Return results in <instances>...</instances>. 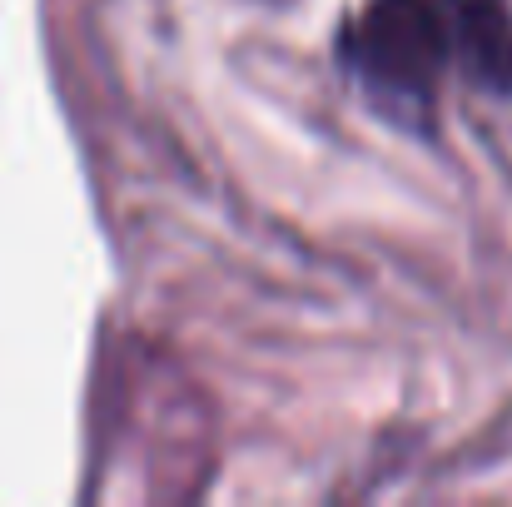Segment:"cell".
<instances>
[{"label": "cell", "instance_id": "cell-1", "mask_svg": "<svg viewBox=\"0 0 512 507\" xmlns=\"http://www.w3.org/2000/svg\"><path fill=\"white\" fill-rule=\"evenodd\" d=\"M343 60L373 95V105L408 125H423L453 60L438 0H368L343 35Z\"/></svg>", "mask_w": 512, "mask_h": 507}, {"label": "cell", "instance_id": "cell-2", "mask_svg": "<svg viewBox=\"0 0 512 507\" xmlns=\"http://www.w3.org/2000/svg\"><path fill=\"white\" fill-rule=\"evenodd\" d=\"M458 70L488 90L512 95V5L508 0H438Z\"/></svg>", "mask_w": 512, "mask_h": 507}]
</instances>
